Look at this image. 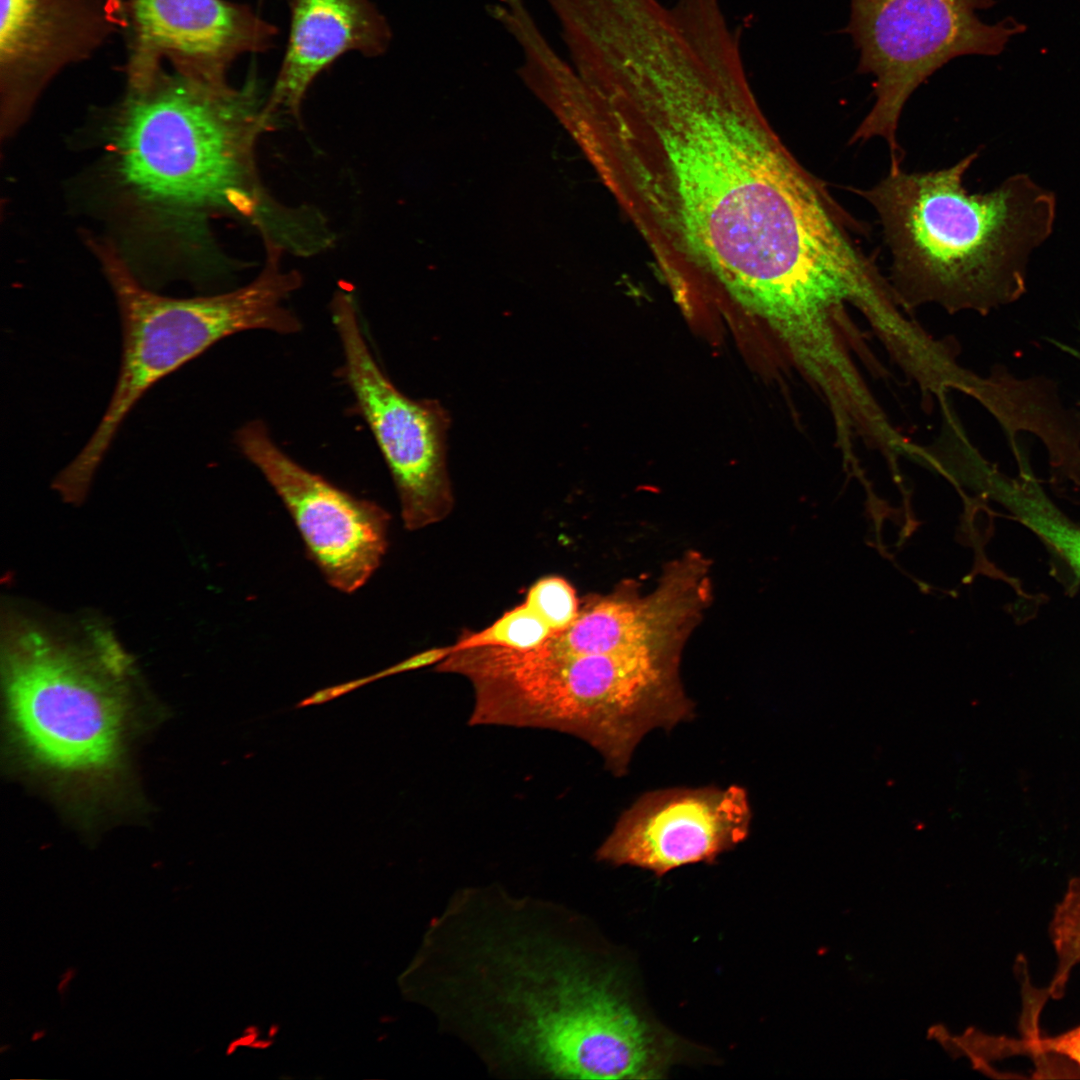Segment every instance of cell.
I'll list each match as a JSON object with an SVG mask.
<instances>
[{
  "label": "cell",
  "instance_id": "cell-1",
  "mask_svg": "<svg viewBox=\"0 0 1080 1080\" xmlns=\"http://www.w3.org/2000/svg\"><path fill=\"white\" fill-rule=\"evenodd\" d=\"M599 96L595 158L664 266L708 276L775 329L818 315L854 279L863 251L849 218L766 121L739 30L707 19L647 34Z\"/></svg>",
  "mask_w": 1080,
  "mask_h": 1080
},
{
  "label": "cell",
  "instance_id": "cell-2",
  "mask_svg": "<svg viewBox=\"0 0 1080 1080\" xmlns=\"http://www.w3.org/2000/svg\"><path fill=\"white\" fill-rule=\"evenodd\" d=\"M462 894L440 917V1011L500 1067L560 1078L655 1079L672 1044L614 976L544 921V905Z\"/></svg>",
  "mask_w": 1080,
  "mask_h": 1080
},
{
  "label": "cell",
  "instance_id": "cell-3",
  "mask_svg": "<svg viewBox=\"0 0 1080 1080\" xmlns=\"http://www.w3.org/2000/svg\"><path fill=\"white\" fill-rule=\"evenodd\" d=\"M168 67L127 76L110 140L121 188L164 219L229 215L253 226L265 247L311 256L326 218L311 206L280 203L258 172V140L275 119L265 112L255 68L234 88Z\"/></svg>",
  "mask_w": 1080,
  "mask_h": 1080
},
{
  "label": "cell",
  "instance_id": "cell-4",
  "mask_svg": "<svg viewBox=\"0 0 1080 1080\" xmlns=\"http://www.w3.org/2000/svg\"><path fill=\"white\" fill-rule=\"evenodd\" d=\"M976 158L924 173L890 167L872 188H851L878 213L890 287L907 308L936 303L984 314L1025 292L1028 257L1053 229L1055 196L1026 174L970 194L963 177Z\"/></svg>",
  "mask_w": 1080,
  "mask_h": 1080
},
{
  "label": "cell",
  "instance_id": "cell-5",
  "mask_svg": "<svg viewBox=\"0 0 1080 1080\" xmlns=\"http://www.w3.org/2000/svg\"><path fill=\"white\" fill-rule=\"evenodd\" d=\"M3 680L24 749L56 772L93 775L118 762L121 683L132 658L94 615L60 617L8 601L1 612Z\"/></svg>",
  "mask_w": 1080,
  "mask_h": 1080
},
{
  "label": "cell",
  "instance_id": "cell-6",
  "mask_svg": "<svg viewBox=\"0 0 1080 1080\" xmlns=\"http://www.w3.org/2000/svg\"><path fill=\"white\" fill-rule=\"evenodd\" d=\"M104 275L117 300L123 350L116 386L96 430L65 468L76 485L89 486L124 418L159 380L235 333L264 329L280 334L301 328L283 304L302 282L286 271L285 254L266 248L256 278L233 291L212 296L172 298L145 288L112 244L94 241Z\"/></svg>",
  "mask_w": 1080,
  "mask_h": 1080
},
{
  "label": "cell",
  "instance_id": "cell-7",
  "mask_svg": "<svg viewBox=\"0 0 1080 1080\" xmlns=\"http://www.w3.org/2000/svg\"><path fill=\"white\" fill-rule=\"evenodd\" d=\"M681 643L564 654L544 646L523 660L516 682L529 727L575 735L626 774L633 752L651 730H670L694 716L678 666Z\"/></svg>",
  "mask_w": 1080,
  "mask_h": 1080
},
{
  "label": "cell",
  "instance_id": "cell-8",
  "mask_svg": "<svg viewBox=\"0 0 1080 1080\" xmlns=\"http://www.w3.org/2000/svg\"><path fill=\"white\" fill-rule=\"evenodd\" d=\"M994 0H851L845 29L859 50L857 72L871 74L875 103L850 143L883 138L891 164L901 163L896 132L913 92L950 60L965 55L995 56L1009 39L1025 31L1011 17L982 22L977 10Z\"/></svg>",
  "mask_w": 1080,
  "mask_h": 1080
},
{
  "label": "cell",
  "instance_id": "cell-9",
  "mask_svg": "<svg viewBox=\"0 0 1080 1080\" xmlns=\"http://www.w3.org/2000/svg\"><path fill=\"white\" fill-rule=\"evenodd\" d=\"M330 309L344 376L391 472L405 527L418 530L442 521L454 503L447 411L437 400H415L394 386L371 353L350 292L338 290Z\"/></svg>",
  "mask_w": 1080,
  "mask_h": 1080
},
{
  "label": "cell",
  "instance_id": "cell-10",
  "mask_svg": "<svg viewBox=\"0 0 1080 1080\" xmlns=\"http://www.w3.org/2000/svg\"><path fill=\"white\" fill-rule=\"evenodd\" d=\"M235 442L283 501L328 583L348 593L365 584L386 552L387 512L303 468L260 421L242 426Z\"/></svg>",
  "mask_w": 1080,
  "mask_h": 1080
},
{
  "label": "cell",
  "instance_id": "cell-11",
  "mask_svg": "<svg viewBox=\"0 0 1080 1080\" xmlns=\"http://www.w3.org/2000/svg\"><path fill=\"white\" fill-rule=\"evenodd\" d=\"M124 28L126 0H0L2 139L23 124L59 72Z\"/></svg>",
  "mask_w": 1080,
  "mask_h": 1080
},
{
  "label": "cell",
  "instance_id": "cell-12",
  "mask_svg": "<svg viewBox=\"0 0 1080 1080\" xmlns=\"http://www.w3.org/2000/svg\"><path fill=\"white\" fill-rule=\"evenodd\" d=\"M751 820L748 793L738 785L651 791L622 813L596 857L663 876L713 863L748 837Z\"/></svg>",
  "mask_w": 1080,
  "mask_h": 1080
},
{
  "label": "cell",
  "instance_id": "cell-13",
  "mask_svg": "<svg viewBox=\"0 0 1080 1080\" xmlns=\"http://www.w3.org/2000/svg\"><path fill=\"white\" fill-rule=\"evenodd\" d=\"M130 35L126 73L159 64L227 84L231 64L269 50L277 28L246 4L228 0H126Z\"/></svg>",
  "mask_w": 1080,
  "mask_h": 1080
},
{
  "label": "cell",
  "instance_id": "cell-14",
  "mask_svg": "<svg viewBox=\"0 0 1080 1080\" xmlns=\"http://www.w3.org/2000/svg\"><path fill=\"white\" fill-rule=\"evenodd\" d=\"M708 594L704 560L688 555L671 566L648 595L624 585L608 595L590 597L580 604L573 623L545 646L579 655L681 643Z\"/></svg>",
  "mask_w": 1080,
  "mask_h": 1080
},
{
  "label": "cell",
  "instance_id": "cell-15",
  "mask_svg": "<svg viewBox=\"0 0 1080 1080\" xmlns=\"http://www.w3.org/2000/svg\"><path fill=\"white\" fill-rule=\"evenodd\" d=\"M287 45L265 112L275 119L285 113L299 119L307 91L315 79L348 52L382 55L391 31L370 0H289Z\"/></svg>",
  "mask_w": 1080,
  "mask_h": 1080
},
{
  "label": "cell",
  "instance_id": "cell-16",
  "mask_svg": "<svg viewBox=\"0 0 1080 1080\" xmlns=\"http://www.w3.org/2000/svg\"><path fill=\"white\" fill-rule=\"evenodd\" d=\"M1018 473L1007 476L984 464L981 484L996 501L1029 529L1080 579V525L1045 493L1022 451H1016Z\"/></svg>",
  "mask_w": 1080,
  "mask_h": 1080
},
{
  "label": "cell",
  "instance_id": "cell-17",
  "mask_svg": "<svg viewBox=\"0 0 1080 1080\" xmlns=\"http://www.w3.org/2000/svg\"><path fill=\"white\" fill-rule=\"evenodd\" d=\"M553 632L524 601L477 632H465L452 646L496 647L526 652L542 646Z\"/></svg>",
  "mask_w": 1080,
  "mask_h": 1080
},
{
  "label": "cell",
  "instance_id": "cell-18",
  "mask_svg": "<svg viewBox=\"0 0 1080 1080\" xmlns=\"http://www.w3.org/2000/svg\"><path fill=\"white\" fill-rule=\"evenodd\" d=\"M1049 932L1057 966L1044 993L1047 998L1060 999L1065 993L1072 969L1080 963V877L1069 882L1055 908Z\"/></svg>",
  "mask_w": 1080,
  "mask_h": 1080
},
{
  "label": "cell",
  "instance_id": "cell-19",
  "mask_svg": "<svg viewBox=\"0 0 1080 1080\" xmlns=\"http://www.w3.org/2000/svg\"><path fill=\"white\" fill-rule=\"evenodd\" d=\"M1038 1019L1025 1018L1023 1037L1013 1039L990 1035L987 1043L989 1061L1013 1055H1027L1042 1060L1044 1056H1061L1080 1066V1025L1056 1036L1039 1033Z\"/></svg>",
  "mask_w": 1080,
  "mask_h": 1080
},
{
  "label": "cell",
  "instance_id": "cell-20",
  "mask_svg": "<svg viewBox=\"0 0 1080 1080\" xmlns=\"http://www.w3.org/2000/svg\"><path fill=\"white\" fill-rule=\"evenodd\" d=\"M524 602L545 621L553 635L573 623L581 604L574 587L555 575L542 577L531 585Z\"/></svg>",
  "mask_w": 1080,
  "mask_h": 1080
},
{
  "label": "cell",
  "instance_id": "cell-21",
  "mask_svg": "<svg viewBox=\"0 0 1080 1080\" xmlns=\"http://www.w3.org/2000/svg\"><path fill=\"white\" fill-rule=\"evenodd\" d=\"M450 652H451V646L432 648V649L426 650L424 652H421V653H419L417 655H414V656L410 657L409 659H407V660H405V661H403V662H401V663H399V664H397V665H395V666H393V667H391V668H389V669H387L385 671H382V672H380L379 674H377V675H375L373 677H374V679H376V678H380V677L395 674V673H400V672H405V671H408V670L419 669V668L430 666V665H433V664L438 665L439 663H441L450 654Z\"/></svg>",
  "mask_w": 1080,
  "mask_h": 1080
},
{
  "label": "cell",
  "instance_id": "cell-22",
  "mask_svg": "<svg viewBox=\"0 0 1080 1080\" xmlns=\"http://www.w3.org/2000/svg\"><path fill=\"white\" fill-rule=\"evenodd\" d=\"M370 680H373V677L366 678V679L355 680V681H352V682H348L346 684H342V685H339V686H335V687H331V688H327V689L318 691L315 694H313L312 696H310L309 698H307V699L301 701L300 703H298L297 707H304V706H308V705H316V704L325 703V702H327V701H329V700H331L333 698H336V697H338V696H340V695H342L344 693H347L349 691H352V690L358 688L359 686L367 683Z\"/></svg>",
  "mask_w": 1080,
  "mask_h": 1080
},
{
  "label": "cell",
  "instance_id": "cell-23",
  "mask_svg": "<svg viewBox=\"0 0 1080 1080\" xmlns=\"http://www.w3.org/2000/svg\"><path fill=\"white\" fill-rule=\"evenodd\" d=\"M849 376H850V377L852 376V374H851V369L849 370V372H848L847 374L843 375L842 377H843L844 379H847V378H849ZM837 378H840V377H837ZM822 382H823V386H824V385H825V386H827V385L829 384V380H828V381H822Z\"/></svg>",
  "mask_w": 1080,
  "mask_h": 1080
},
{
  "label": "cell",
  "instance_id": "cell-24",
  "mask_svg": "<svg viewBox=\"0 0 1080 1080\" xmlns=\"http://www.w3.org/2000/svg\"><path fill=\"white\" fill-rule=\"evenodd\" d=\"M1075 352L1078 355V358L1080 359V351H1075Z\"/></svg>",
  "mask_w": 1080,
  "mask_h": 1080
},
{
  "label": "cell",
  "instance_id": "cell-25",
  "mask_svg": "<svg viewBox=\"0 0 1080 1080\" xmlns=\"http://www.w3.org/2000/svg\"><path fill=\"white\" fill-rule=\"evenodd\" d=\"M578 2H579V1H578ZM578 2H577V3H578ZM576 6H578V4H577ZM576 9H577V7H576ZM575 11H576V10H575ZM574 14H575V12H574ZM573 16H574V15H573Z\"/></svg>",
  "mask_w": 1080,
  "mask_h": 1080
}]
</instances>
